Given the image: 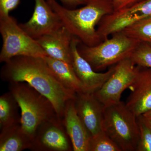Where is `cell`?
Returning <instances> with one entry per match:
<instances>
[{
  "mask_svg": "<svg viewBox=\"0 0 151 151\" xmlns=\"http://www.w3.org/2000/svg\"><path fill=\"white\" fill-rule=\"evenodd\" d=\"M31 139L25 133L20 123L1 129L0 151H22L30 150Z\"/></svg>",
  "mask_w": 151,
  "mask_h": 151,
  "instance_id": "cell-17",
  "label": "cell"
},
{
  "mask_svg": "<svg viewBox=\"0 0 151 151\" xmlns=\"http://www.w3.org/2000/svg\"><path fill=\"white\" fill-rule=\"evenodd\" d=\"M137 66L130 58L114 65V69L108 80L98 91L95 97L105 106L119 103L122 93L134 80Z\"/></svg>",
  "mask_w": 151,
  "mask_h": 151,
  "instance_id": "cell-7",
  "label": "cell"
},
{
  "mask_svg": "<svg viewBox=\"0 0 151 151\" xmlns=\"http://www.w3.org/2000/svg\"><path fill=\"white\" fill-rule=\"evenodd\" d=\"M73 37L63 25L36 40L47 56L72 64L71 45Z\"/></svg>",
  "mask_w": 151,
  "mask_h": 151,
  "instance_id": "cell-14",
  "label": "cell"
},
{
  "mask_svg": "<svg viewBox=\"0 0 151 151\" xmlns=\"http://www.w3.org/2000/svg\"><path fill=\"white\" fill-rule=\"evenodd\" d=\"M44 58L57 79L64 87L76 93L85 92L72 64L47 56Z\"/></svg>",
  "mask_w": 151,
  "mask_h": 151,
  "instance_id": "cell-16",
  "label": "cell"
},
{
  "mask_svg": "<svg viewBox=\"0 0 151 151\" xmlns=\"http://www.w3.org/2000/svg\"><path fill=\"white\" fill-rule=\"evenodd\" d=\"M20 0H0V17L9 15L11 11L15 9Z\"/></svg>",
  "mask_w": 151,
  "mask_h": 151,
  "instance_id": "cell-23",
  "label": "cell"
},
{
  "mask_svg": "<svg viewBox=\"0 0 151 151\" xmlns=\"http://www.w3.org/2000/svg\"><path fill=\"white\" fill-rule=\"evenodd\" d=\"M0 33L3 40L0 62L4 63L17 56H47L37 40L29 35L12 17H0Z\"/></svg>",
  "mask_w": 151,
  "mask_h": 151,
  "instance_id": "cell-6",
  "label": "cell"
},
{
  "mask_svg": "<svg viewBox=\"0 0 151 151\" xmlns=\"http://www.w3.org/2000/svg\"><path fill=\"white\" fill-rule=\"evenodd\" d=\"M121 31L129 37L151 47V17L130 25Z\"/></svg>",
  "mask_w": 151,
  "mask_h": 151,
  "instance_id": "cell-19",
  "label": "cell"
},
{
  "mask_svg": "<svg viewBox=\"0 0 151 151\" xmlns=\"http://www.w3.org/2000/svg\"><path fill=\"white\" fill-rule=\"evenodd\" d=\"M30 150L35 151L73 150L62 119L57 116L42 124L36 132Z\"/></svg>",
  "mask_w": 151,
  "mask_h": 151,
  "instance_id": "cell-8",
  "label": "cell"
},
{
  "mask_svg": "<svg viewBox=\"0 0 151 151\" xmlns=\"http://www.w3.org/2000/svg\"><path fill=\"white\" fill-rule=\"evenodd\" d=\"M103 130L122 151H137L139 139L138 117L126 103L121 101L104 107Z\"/></svg>",
  "mask_w": 151,
  "mask_h": 151,
  "instance_id": "cell-5",
  "label": "cell"
},
{
  "mask_svg": "<svg viewBox=\"0 0 151 151\" xmlns=\"http://www.w3.org/2000/svg\"><path fill=\"white\" fill-rule=\"evenodd\" d=\"M63 123L70 139L73 151H89L92 136L78 116L74 99L66 103Z\"/></svg>",
  "mask_w": 151,
  "mask_h": 151,
  "instance_id": "cell-13",
  "label": "cell"
},
{
  "mask_svg": "<svg viewBox=\"0 0 151 151\" xmlns=\"http://www.w3.org/2000/svg\"><path fill=\"white\" fill-rule=\"evenodd\" d=\"M140 117L144 123L151 129V110L144 113Z\"/></svg>",
  "mask_w": 151,
  "mask_h": 151,
  "instance_id": "cell-26",
  "label": "cell"
},
{
  "mask_svg": "<svg viewBox=\"0 0 151 151\" xmlns=\"http://www.w3.org/2000/svg\"><path fill=\"white\" fill-rule=\"evenodd\" d=\"M139 139L136 151H151V129L148 127L140 116L138 117Z\"/></svg>",
  "mask_w": 151,
  "mask_h": 151,
  "instance_id": "cell-22",
  "label": "cell"
},
{
  "mask_svg": "<svg viewBox=\"0 0 151 151\" xmlns=\"http://www.w3.org/2000/svg\"><path fill=\"white\" fill-rule=\"evenodd\" d=\"M137 66V75L129 87L131 92L125 103L138 117L151 110V68Z\"/></svg>",
  "mask_w": 151,
  "mask_h": 151,
  "instance_id": "cell-11",
  "label": "cell"
},
{
  "mask_svg": "<svg viewBox=\"0 0 151 151\" xmlns=\"http://www.w3.org/2000/svg\"><path fill=\"white\" fill-rule=\"evenodd\" d=\"M44 58H12L4 63L1 69V78L9 83L26 82L51 102L57 114L62 119L66 103L75 99L76 93L59 82Z\"/></svg>",
  "mask_w": 151,
  "mask_h": 151,
  "instance_id": "cell-1",
  "label": "cell"
},
{
  "mask_svg": "<svg viewBox=\"0 0 151 151\" xmlns=\"http://www.w3.org/2000/svg\"><path fill=\"white\" fill-rule=\"evenodd\" d=\"M80 40L73 36L71 42L72 65L78 78L84 86L85 92L94 93L98 91L108 80L114 69V65L105 72H97L78 52Z\"/></svg>",
  "mask_w": 151,
  "mask_h": 151,
  "instance_id": "cell-10",
  "label": "cell"
},
{
  "mask_svg": "<svg viewBox=\"0 0 151 151\" xmlns=\"http://www.w3.org/2000/svg\"><path fill=\"white\" fill-rule=\"evenodd\" d=\"M20 110L15 98L10 91L0 97V128L1 129L20 123Z\"/></svg>",
  "mask_w": 151,
  "mask_h": 151,
  "instance_id": "cell-18",
  "label": "cell"
},
{
  "mask_svg": "<svg viewBox=\"0 0 151 151\" xmlns=\"http://www.w3.org/2000/svg\"><path fill=\"white\" fill-rule=\"evenodd\" d=\"M89 151H122L103 130L92 137Z\"/></svg>",
  "mask_w": 151,
  "mask_h": 151,
  "instance_id": "cell-20",
  "label": "cell"
},
{
  "mask_svg": "<svg viewBox=\"0 0 151 151\" xmlns=\"http://www.w3.org/2000/svg\"><path fill=\"white\" fill-rule=\"evenodd\" d=\"M150 17L151 0H142L127 8L114 11L108 17L107 22L110 29L117 32Z\"/></svg>",
  "mask_w": 151,
  "mask_h": 151,
  "instance_id": "cell-15",
  "label": "cell"
},
{
  "mask_svg": "<svg viewBox=\"0 0 151 151\" xmlns=\"http://www.w3.org/2000/svg\"><path fill=\"white\" fill-rule=\"evenodd\" d=\"M115 11L127 8L142 0H112Z\"/></svg>",
  "mask_w": 151,
  "mask_h": 151,
  "instance_id": "cell-24",
  "label": "cell"
},
{
  "mask_svg": "<svg viewBox=\"0 0 151 151\" xmlns=\"http://www.w3.org/2000/svg\"><path fill=\"white\" fill-rule=\"evenodd\" d=\"M32 16L26 22L20 24L28 34L37 40L63 26L59 17L46 0H35Z\"/></svg>",
  "mask_w": 151,
  "mask_h": 151,
  "instance_id": "cell-9",
  "label": "cell"
},
{
  "mask_svg": "<svg viewBox=\"0 0 151 151\" xmlns=\"http://www.w3.org/2000/svg\"><path fill=\"white\" fill-rule=\"evenodd\" d=\"M9 89L20 109L22 128L32 142L39 127L58 115L51 102L26 82L9 83Z\"/></svg>",
  "mask_w": 151,
  "mask_h": 151,
  "instance_id": "cell-3",
  "label": "cell"
},
{
  "mask_svg": "<svg viewBox=\"0 0 151 151\" xmlns=\"http://www.w3.org/2000/svg\"><path fill=\"white\" fill-rule=\"evenodd\" d=\"M46 1L63 25L82 43L93 46L103 41L96 27L104 17L115 11L112 0H87L84 6L76 9L65 7L56 0Z\"/></svg>",
  "mask_w": 151,
  "mask_h": 151,
  "instance_id": "cell-2",
  "label": "cell"
},
{
  "mask_svg": "<svg viewBox=\"0 0 151 151\" xmlns=\"http://www.w3.org/2000/svg\"><path fill=\"white\" fill-rule=\"evenodd\" d=\"M64 6L69 9H73L77 6L84 5L87 0H60Z\"/></svg>",
  "mask_w": 151,
  "mask_h": 151,
  "instance_id": "cell-25",
  "label": "cell"
},
{
  "mask_svg": "<svg viewBox=\"0 0 151 151\" xmlns=\"http://www.w3.org/2000/svg\"><path fill=\"white\" fill-rule=\"evenodd\" d=\"M74 103L78 116L92 137L103 130L105 106L94 93H76Z\"/></svg>",
  "mask_w": 151,
  "mask_h": 151,
  "instance_id": "cell-12",
  "label": "cell"
},
{
  "mask_svg": "<svg viewBox=\"0 0 151 151\" xmlns=\"http://www.w3.org/2000/svg\"><path fill=\"white\" fill-rule=\"evenodd\" d=\"M135 65L151 68V47L140 42L130 57Z\"/></svg>",
  "mask_w": 151,
  "mask_h": 151,
  "instance_id": "cell-21",
  "label": "cell"
},
{
  "mask_svg": "<svg viewBox=\"0 0 151 151\" xmlns=\"http://www.w3.org/2000/svg\"><path fill=\"white\" fill-rule=\"evenodd\" d=\"M139 42L120 31L94 46H87L80 41L78 49L93 69L99 72L130 58Z\"/></svg>",
  "mask_w": 151,
  "mask_h": 151,
  "instance_id": "cell-4",
  "label": "cell"
}]
</instances>
